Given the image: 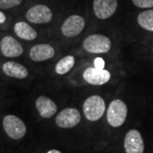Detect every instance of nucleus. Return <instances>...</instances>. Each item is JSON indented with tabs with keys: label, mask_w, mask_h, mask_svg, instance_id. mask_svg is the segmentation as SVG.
<instances>
[{
	"label": "nucleus",
	"mask_w": 153,
	"mask_h": 153,
	"mask_svg": "<svg viewBox=\"0 0 153 153\" xmlns=\"http://www.w3.org/2000/svg\"><path fill=\"white\" fill-rule=\"evenodd\" d=\"M85 27V21L78 15L67 17L61 26V33L67 38H74L82 33Z\"/></svg>",
	"instance_id": "nucleus-5"
},
{
	"label": "nucleus",
	"mask_w": 153,
	"mask_h": 153,
	"mask_svg": "<svg viewBox=\"0 0 153 153\" xmlns=\"http://www.w3.org/2000/svg\"><path fill=\"white\" fill-rule=\"evenodd\" d=\"M82 110L85 117L88 121L95 122L102 117L105 111L104 99L99 95H92L85 100Z\"/></svg>",
	"instance_id": "nucleus-1"
},
{
	"label": "nucleus",
	"mask_w": 153,
	"mask_h": 153,
	"mask_svg": "<svg viewBox=\"0 0 153 153\" xmlns=\"http://www.w3.org/2000/svg\"><path fill=\"white\" fill-rule=\"evenodd\" d=\"M117 8V0H94V13L100 20H105L112 16Z\"/></svg>",
	"instance_id": "nucleus-8"
},
{
	"label": "nucleus",
	"mask_w": 153,
	"mask_h": 153,
	"mask_svg": "<svg viewBox=\"0 0 153 153\" xmlns=\"http://www.w3.org/2000/svg\"><path fill=\"white\" fill-rule=\"evenodd\" d=\"M26 17L28 22L34 24H44L49 22L53 18V13L48 6L38 4L30 8Z\"/></svg>",
	"instance_id": "nucleus-7"
},
{
	"label": "nucleus",
	"mask_w": 153,
	"mask_h": 153,
	"mask_svg": "<svg viewBox=\"0 0 153 153\" xmlns=\"http://www.w3.org/2000/svg\"><path fill=\"white\" fill-rule=\"evenodd\" d=\"M55 54V49L47 44H39L34 45L30 49V58L36 62H40L51 59Z\"/></svg>",
	"instance_id": "nucleus-12"
},
{
	"label": "nucleus",
	"mask_w": 153,
	"mask_h": 153,
	"mask_svg": "<svg viewBox=\"0 0 153 153\" xmlns=\"http://www.w3.org/2000/svg\"><path fill=\"white\" fill-rule=\"evenodd\" d=\"M81 121V114L76 108L62 110L55 117V123L62 128H71L76 126Z\"/></svg>",
	"instance_id": "nucleus-6"
},
{
	"label": "nucleus",
	"mask_w": 153,
	"mask_h": 153,
	"mask_svg": "<svg viewBox=\"0 0 153 153\" xmlns=\"http://www.w3.org/2000/svg\"><path fill=\"white\" fill-rule=\"evenodd\" d=\"M94 67H96L98 69H104L105 60L100 57H97L94 60Z\"/></svg>",
	"instance_id": "nucleus-20"
},
{
	"label": "nucleus",
	"mask_w": 153,
	"mask_h": 153,
	"mask_svg": "<svg viewBox=\"0 0 153 153\" xmlns=\"http://www.w3.org/2000/svg\"><path fill=\"white\" fill-rule=\"evenodd\" d=\"M137 22L143 29L153 32V10L143 11L139 14Z\"/></svg>",
	"instance_id": "nucleus-16"
},
{
	"label": "nucleus",
	"mask_w": 153,
	"mask_h": 153,
	"mask_svg": "<svg viewBox=\"0 0 153 153\" xmlns=\"http://www.w3.org/2000/svg\"><path fill=\"white\" fill-rule=\"evenodd\" d=\"M84 49L94 54L107 53L111 48V42L109 38L101 34H93L88 36L83 41Z\"/></svg>",
	"instance_id": "nucleus-3"
},
{
	"label": "nucleus",
	"mask_w": 153,
	"mask_h": 153,
	"mask_svg": "<svg viewBox=\"0 0 153 153\" xmlns=\"http://www.w3.org/2000/svg\"><path fill=\"white\" fill-rule=\"evenodd\" d=\"M83 79L92 85H103L111 78L109 71L105 69H98L96 67H88L82 74Z\"/></svg>",
	"instance_id": "nucleus-10"
},
{
	"label": "nucleus",
	"mask_w": 153,
	"mask_h": 153,
	"mask_svg": "<svg viewBox=\"0 0 153 153\" xmlns=\"http://www.w3.org/2000/svg\"><path fill=\"white\" fill-rule=\"evenodd\" d=\"M2 54L9 58L18 57L23 53V48L16 39L11 36H5L0 42Z\"/></svg>",
	"instance_id": "nucleus-11"
},
{
	"label": "nucleus",
	"mask_w": 153,
	"mask_h": 153,
	"mask_svg": "<svg viewBox=\"0 0 153 153\" xmlns=\"http://www.w3.org/2000/svg\"><path fill=\"white\" fill-rule=\"evenodd\" d=\"M36 108L39 115L44 118H50L57 112V105L46 96H39L36 100Z\"/></svg>",
	"instance_id": "nucleus-13"
},
{
	"label": "nucleus",
	"mask_w": 153,
	"mask_h": 153,
	"mask_svg": "<svg viewBox=\"0 0 153 153\" xmlns=\"http://www.w3.org/2000/svg\"><path fill=\"white\" fill-rule=\"evenodd\" d=\"M3 126L7 135L13 140H20L27 133L25 123L15 115L5 116L3 120Z\"/></svg>",
	"instance_id": "nucleus-4"
},
{
	"label": "nucleus",
	"mask_w": 153,
	"mask_h": 153,
	"mask_svg": "<svg viewBox=\"0 0 153 153\" xmlns=\"http://www.w3.org/2000/svg\"><path fill=\"white\" fill-rule=\"evenodd\" d=\"M14 30L17 36L24 40L32 41L34 40L38 36L37 32L27 22H17L14 27Z\"/></svg>",
	"instance_id": "nucleus-15"
},
{
	"label": "nucleus",
	"mask_w": 153,
	"mask_h": 153,
	"mask_svg": "<svg viewBox=\"0 0 153 153\" xmlns=\"http://www.w3.org/2000/svg\"><path fill=\"white\" fill-rule=\"evenodd\" d=\"M133 4L141 9H150L153 7V0H132Z\"/></svg>",
	"instance_id": "nucleus-19"
},
{
	"label": "nucleus",
	"mask_w": 153,
	"mask_h": 153,
	"mask_svg": "<svg viewBox=\"0 0 153 153\" xmlns=\"http://www.w3.org/2000/svg\"><path fill=\"white\" fill-rule=\"evenodd\" d=\"M128 115V107L126 104L119 99L112 100L109 105L106 112V118L110 125L114 128L122 126Z\"/></svg>",
	"instance_id": "nucleus-2"
},
{
	"label": "nucleus",
	"mask_w": 153,
	"mask_h": 153,
	"mask_svg": "<svg viewBox=\"0 0 153 153\" xmlns=\"http://www.w3.org/2000/svg\"><path fill=\"white\" fill-rule=\"evenodd\" d=\"M47 153H61L60 151H58V150H55V149H53V150H50Z\"/></svg>",
	"instance_id": "nucleus-22"
},
{
	"label": "nucleus",
	"mask_w": 153,
	"mask_h": 153,
	"mask_svg": "<svg viewBox=\"0 0 153 153\" xmlns=\"http://www.w3.org/2000/svg\"><path fill=\"white\" fill-rule=\"evenodd\" d=\"M23 0H0V10H7L20 5Z\"/></svg>",
	"instance_id": "nucleus-18"
},
{
	"label": "nucleus",
	"mask_w": 153,
	"mask_h": 153,
	"mask_svg": "<svg viewBox=\"0 0 153 153\" xmlns=\"http://www.w3.org/2000/svg\"><path fill=\"white\" fill-rule=\"evenodd\" d=\"M6 22V16L4 13H3L2 11H0V24H3Z\"/></svg>",
	"instance_id": "nucleus-21"
},
{
	"label": "nucleus",
	"mask_w": 153,
	"mask_h": 153,
	"mask_svg": "<svg viewBox=\"0 0 153 153\" xmlns=\"http://www.w3.org/2000/svg\"><path fill=\"white\" fill-rule=\"evenodd\" d=\"M2 69L4 74L10 77L23 79L28 76L27 69L23 65L16 61H7L3 65Z\"/></svg>",
	"instance_id": "nucleus-14"
},
{
	"label": "nucleus",
	"mask_w": 153,
	"mask_h": 153,
	"mask_svg": "<svg viewBox=\"0 0 153 153\" xmlns=\"http://www.w3.org/2000/svg\"><path fill=\"white\" fill-rule=\"evenodd\" d=\"M75 65V58L72 55H67L59 60V62L55 66V71L59 75L66 74Z\"/></svg>",
	"instance_id": "nucleus-17"
},
{
	"label": "nucleus",
	"mask_w": 153,
	"mask_h": 153,
	"mask_svg": "<svg viewBox=\"0 0 153 153\" xmlns=\"http://www.w3.org/2000/svg\"><path fill=\"white\" fill-rule=\"evenodd\" d=\"M126 153H143L145 150L144 140L140 133L136 129H131L126 134L124 139Z\"/></svg>",
	"instance_id": "nucleus-9"
}]
</instances>
